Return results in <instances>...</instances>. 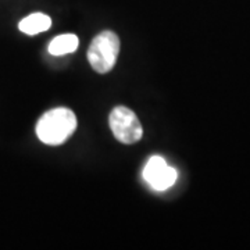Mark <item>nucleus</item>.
<instances>
[{
  "mask_svg": "<svg viewBox=\"0 0 250 250\" xmlns=\"http://www.w3.org/2000/svg\"><path fill=\"white\" fill-rule=\"evenodd\" d=\"M77 129V117L70 108L57 107L46 111L36 124V135L46 145L59 146Z\"/></svg>",
  "mask_w": 250,
  "mask_h": 250,
  "instance_id": "obj_1",
  "label": "nucleus"
},
{
  "mask_svg": "<svg viewBox=\"0 0 250 250\" xmlns=\"http://www.w3.org/2000/svg\"><path fill=\"white\" fill-rule=\"evenodd\" d=\"M120 53V39L111 31L100 32L88 49V62L99 74H107L116 65Z\"/></svg>",
  "mask_w": 250,
  "mask_h": 250,
  "instance_id": "obj_2",
  "label": "nucleus"
},
{
  "mask_svg": "<svg viewBox=\"0 0 250 250\" xmlns=\"http://www.w3.org/2000/svg\"><path fill=\"white\" fill-rule=\"evenodd\" d=\"M108 124L118 142L124 145H134L142 139V124L131 108L124 106L113 108L108 117Z\"/></svg>",
  "mask_w": 250,
  "mask_h": 250,
  "instance_id": "obj_3",
  "label": "nucleus"
},
{
  "mask_svg": "<svg viewBox=\"0 0 250 250\" xmlns=\"http://www.w3.org/2000/svg\"><path fill=\"white\" fill-rule=\"evenodd\" d=\"M143 178L156 190H166L177 181V171L160 156H153L143 168Z\"/></svg>",
  "mask_w": 250,
  "mask_h": 250,
  "instance_id": "obj_4",
  "label": "nucleus"
},
{
  "mask_svg": "<svg viewBox=\"0 0 250 250\" xmlns=\"http://www.w3.org/2000/svg\"><path fill=\"white\" fill-rule=\"evenodd\" d=\"M50 27H52V18L43 13H34L28 17L22 18L18 24L20 31L27 35H36L45 32Z\"/></svg>",
  "mask_w": 250,
  "mask_h": 250,
  "instance_id": "obj_5",
  "label": "nucleus"
},
{
  "mask_svg": "<svg viewBox=\"0 0 250 250\" xmlns=\"http://www.w3.org/2000/svg\"><path fill=\"white\" fill-rule=\"evenodd\" d=\"M80 41L78 36L74 34H64L54 38L49 43V53L53 56H64V54L72 53L78 49Z\"/></svg>",
  "mask_w": 250,
  "mask_h": 250,
  "instance_id": "obj_6",
  "label": "nucleus"
}]
</instances>
